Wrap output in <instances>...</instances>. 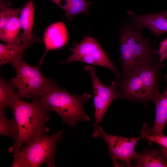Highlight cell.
Masks as SVG:
<instances>
[{
    "mask_svg": "<svg viewBox=\"0 0 167 167\" xmlns=\"http://www.w3.org/2000/svg\"><path fill=\"white\" fill-rule=\"evenodd\" d=\"M34 6L32 0L28 1L20 13L19 22L23 32L19 36L23 42L28 41L36 39L32 29L34 24Z\"/></svg>",
    "mask_w": 167,
    "mask_h": 167,
    "instance_id": "15",
    "label": "cell"
},
{
    "mask_svg": "<svg viewBox=\"0 0 167 167\" xmlns=\"http://www.w3.org/2000/svg\"><path fill=\"white\" fill-rule=\"evenodd\" d=\"M120 53L124 77L135 68L156 63V53L137 31L126 27L122 31Z\"/></svg>",
    "mask_w": 167,
    "mask_h": 167,
    "instance_id": "4",
    "label": "cell"
},
{
    "mask_svg": "<svg viewBox=\"0 0 167 167\" xmlns=\"http://www.w3.org/2000/svg\"><path fill=\"white\" fill-rule=\"evenodd\" d=\"M18 127L15 118H6L4 111H0V135L8 137L16 141L18 134Z\"/></svg>",
    "mask_w": 167,
    "mask_h": 167,
    "instance_id": "19",
    "label": "cell"
},
{
    "mask_svg": "<svg viewBox=\"0 0 167 167\" xmlns=\"http://www.w3.org/2000/svg\"><path fill=\"white\" fill-rule=\"evenodd\" d=\"M155 107V118L153 126L148 128L152 134H163L164 127L167 122V88L166 87L162 94L160 93L153 101Z\"/></svg>",
    "mask_w": 167,
    "mask_h": 167,
    "instance_id": "14",
    "label": "cell"
},
{
    "mask_svg": "<svg viewBox=\"0 0 167 167\" xmlns=\"http://www.w3.org/2000/svg\"><path fill=\"white\" fill-rule=\"evenodd\" d=\"M162 63L140 66L133 69L116 83L119 90L118 99L153 101L159 90V69Z\"/></svg>",
    "mask_w": 167,
    "mask_h": 167,
    "instance_id": "2",
    "label": "cell"
},
{
    "mask_svg": "<svg viewBox=\"0 0 167 167\" xmlns=\"http://www.w3.org/2000/svg\"><path fill=\"white\" fill-rule=\"evenodd\" d=\"M16 75L9 81L17 89L19 98L40 99L48 92L56 83L45 77L37 66H31L22 58L11 64Z\"/></svg>",
    "mask_w": 167,
    "mask_h": 167,
    "instance_id": "6",
    "label": "cell"
},
{
    "mask_svg": "<svg viewBox=\"0 0 167 167\" xmlns=\"http://www.w3.org/2000/svg\"><path fill=\"white\" fill-rule=\"evenodd\" d=\"M148 125L144 123L140 131L141 136L143 138L149 141V143L152 142L157 143L162 150L167 159V136L163 134L160 135H154L149 131Z\"/></svg>",
    "mask_w": 167,
    "mask_h": 167,
    "instance_id": "20",
    "label": "cell"
},
{
    "mask_svg": "<svg viewBox=\"0 0 167 167\" xmlns=\"http://www.w3.org/2000/svg\"><path fill=\"white\" fill-rule=\"evenodd\" d=\"M19 15H13L0 28V39L7 43H18L22 42L19 33L21 29Z\"/></svg>",
    "mask_w": 167,
    "mask_h": 167,
    "instance_id": "17",
    "label": "cell"
},
{
    "mask_svg": "<svg viewBox=\"0 0 167 167\" xmlns=\"http://www.w3.org/2000/svg\"><path fill=\"white\" fill-rule=\"evenodd\" d=\"M32 99L28 103L19 99L12 109L19 131L14 145L9 148L10 153L19 151L24 143H32L49 130L46 123L51 111L43 107L40 99Z\"/></svg>",
    "mask_w": 167,
    "mask_h": 167,
    "instance_id": "1",
    "label": "cell"
},
{
    "mask_svg": "<svg viewBox=\"0 0 167 167\" xmlns=\"http://www.w3.org/2000/svg\"><path fill=\"white\" fill-rule=\"evenodd\" d=\"M15 88L10 82H7L2 77L0 78V111H4L6 108L12 109L19 99Z\"/></svg>",
    "mask_w": 167,
    "mask_h": 167,
    "instance_id": "18",
    "label": "cell"
},
{
    "mask_svg": "<svg viewBox=\"0 0 167 167\" xmlns=\"http://www.w3.org/2000/svg\"><path fill=\"white\" fill-rule=\"evenodd\" d=\"M94 128L92 136L100 137L107 144L109 156L114 166H118V160L125 162L127 166L131 167V161L135 152V148L142 136L133 138L109 134L98 126Z\"/></svg>",
    "mask_w": 167,
    "mask_h": 167,
    "instance_id": "8",
    "label": "cell"
},
{
    "mask_svg": "<svg viewBox=\"0 0 167 167\" xmlns=\"http://www.w3.org/2000/svg\"><path fill=\"white\" fill-rule=\"evenodd\" d=\"M11 4L9 0H0V28L3 26L10 17L20 14L22 7L10 8L9 6Z\"/></svg>",
    "mask_w": 167,
    "mask_h": 167,
    "instance_id": "21",
    "label": "cell"
},
{
    "mask_svg": "<svg viewBox=\"0 0 167 167\" xmlns=\"http://www.w3.org/2000/svg\"><path fill=\"white\" fill-rule=\"evenodd\" d=\"M92 96L86 92L82 95H72L56 83L40 100L45 109L55 111L64 123L74 126L79 121L90 122V118L86 114L83 105Z\"/></svg>",
    "mask_w": 167,
    "mask_h": 167,
    "instance_id": "3",
    "label": "cell"
},
{
    "mask_svg": "<svg viewBox=\"0 0 167 167\" xmlns=\"http://www.w3.org/2000/svg\"><path fill=\"white\" fill-rule=\"evenodd\" d=\"M69 49L72 54L67 57L66 63L79 61L103 66L113 71L117 78L119 77L118 68L109 60L98 43L92 37H85L80 42L70 48Z\"/></svg>",
    "mask_w": 167,
    "mask_h": 167,
    "instance_id": "7",
    "label": "cell"
},
{
    "mask_svg": "<svg viewBox=\"0 0 167 167\" xmlns=\"http://www.w3.org/2000/svg\"><path fill=\"white\" fill-rule=\"evenodd\" d=\"M68 40L67 31L63 23L57 22L48 27L43 37L45 49L38 66L40 67L48 52L62 48L66 44Z\"/></svg>",
    "mask_w": 167,
    "mask_h": 167,
    "instance_id": "10",
    "label": "cell"
},
{
    "mask_svg": "<svg viewBox=\"0 0 167 167\" xmlns=\"http://www.w3.org/2000/svg\"><path fill=\"white\" fill-rule=\"evenodd\" d=\"M63 9L66 18L71 21L76 15L81 13L88 14L92 2L86 0H48Z\"/></svg>",
    "mask_w": 167,
    "mask_h": 167,
    "instance_id": "16",
    "label": "cell"
},
{
    "mask_svg": "<svg viewBox=\"0 0 167 167\" xmlns=\"http://www.w3.org/2000/svg\"><path fill=\"white\" fill-rule=\"evenodd\" d=\"M158 53L161 62L162 63L165 59H167V38L161 42Z\"/></svg>",
    "mask_w": 167,
    "mask_h": 167,
    "instance_id": "22",
    "label": "cell"
},
{
    "mask_svg": "<svg viewBox=\"0 0 167 167\" xmlns=\"http://www.w3.org/2000/svg\"><path fill=\"white\" fill-rule=\"evenodd\" d=\"M134 21L139 29L147 28L155 36L167 32V11L160 13L144 15H136L131 11Z\"/></svg>",
    "mask_w": 167,
    "mask_h": 167,
    "instance_id": "11",
    "label": "cell"
},
{
    "mask_svg": "<svg viewBox=\"0 0 167 167\" xmlns=\"http://www.w3.org/2000/svg\"><path fill=\"white\" fill-rule=\"evenodd\" d=\"M84 68L90 74L92 81L95 112L93 126L95 128L103 122L104 115L113 100L118 99L117 85L114 81L109 87L103 84L98 78L94 66L87 65Z\"/></svg>",
    "mask_w": 167,
    "mask_h": 167,
    "instance_id": "9",
    "label": "cell"
},
{
    "mask_svg": "<svg viewBox=\"0 0 167 167\" xmlns=\"http://www.w3.org/2000/svg\"><path fill=\"white\" fill-rule=\"evenodd\" d=\"M133 159L135 163L132 167H167V159L160 147L147 149L139 153L135 152Z\"/></svg>",
    "mask_w": 167,
    "mask_h": 167,
    "instance_id": "13",
    "label": "cell"
},
{
    "mask_svg": "<svg viewBox=\"0 0 167 167\" xmlns=\"http://www.w3.org/2000/svg\"><path fill=\"white\" fill-rule=\"evenodd\" d=\"M62 130L51 135L43 134L31 143L14 153L12 167H39L46 164L55 167L54 158L57 142L63 138Z\"/></svg>",
    "mask_w": 167,
    "mask_h": 167,
    "instance_id": "5",
    "label": "cell"
},
{
    "mask_svg": "<svg viewBox=\"0 0 167 167\" xmlns=\"http://www.w3.org/2000/svg\"><path fill=\"white\" fill-rule=\"evenodd\" d=\"M40 38L26 42L18 43L0 44V65L7 63L12 64L23 58L24 52L31 45L40 42Z\"/></svg>",
    "mask_w": 167,
    "mask_h": 167,
    "instance_id": "12",
    "label": "cell"
}]
</instances>
